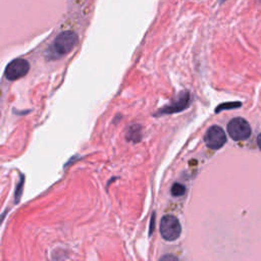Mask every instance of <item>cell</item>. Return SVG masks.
Wrapping results in <instances>:
<instances>
[{"mask_svg": "<svg viewBox=\"0 0 261 261\" xmlns=\"http://www.w3.org/2000/svg\"><path fill=\"white\" fill-rule=\"evenodd\" d=\"M181 232V225L173 215H165L160 221V233L166 241L172 242L178 239Z\"/></svg>", "mask_w": 261, "mask_h": 261, "instance_id": "7a4b0ae2", "label": "cell"}, {"mask_svg": "<svg viewBox=\"0 0 261 261\" xmlns=\"http://www.w3.org/2000/svg\"><path fill=\"white\" fill-rule=\"evenodd\" d=\"M242 104L240 102H228V103H223L221 105H219L215 112H219L221 110H224V109H231V108H237V107H240Z\"/></svg>", "mask_w": 261, "mask_h": 261, "instance_id": "9c48e42d", "label": "cell"}, {"mask_svg": "<svg viewBox=\"0 0 261 261\" xmlns=\"http://www.w3.org/2000/svg\"><path fill=\"white\" fill-rule=\"evenodd\" d=\"M172 196L174 197H179V196H182L185 195L186 193V187L179 182H174L171 187V190H170Z\"/></svg>", "mask_w": 261, "mask_h": 261, "instance_id": "ba28073f", "label": "cell"}, {"mask_svg": "<svg viewBox=\"0 0 261 261\" xmlns=\"http://www.w3.org/2000/svg\"><path fill=\"white\" fill-rule=\"evenodd\" d=\"M30 70V63L23 58H16L10 61L4 71L5 77L9 81H15L24 76Z\"/></svg>", "mask_w": 261, "mask_h": 261, "instance_id": "277c9868", "label": "cell"}, {"mask_svg": "<svg viewBox=\"0 0 261 261\" xmlns=\"http://www.w3.org/2000/svg\"><path fill=\"white\" fill-rule=\"evenodd\" d=\"M159 261H179L175 256L171 255V254H166V255H163Z\"/></svg>", "mask_w": 261, "mask_h": 261, "instance_id": "30bf717a", "label": "cell"}, {"mask_svg": "<svg viewBox=\"0 0 261 261\" xmlns=\"http://www.w3.org/2000/svg\"><path fill=\"white\" fill-rule=\"evenodd\" d=\"M205 144L207 147L213 150L220 149L226 142V136L224 130L218 125L210 126L204 137Z\"/></svg>", "mask_w": 261, "mask_h": 261, "instance_id": "5b68a950", "label": "cell"}, {"mask_svg": "<svg viewBox=\"0 0 261 261\" xmlns=\"http://www.w3.org/2000/svg\"><path fill=\"white\" fill-rule=\"evenodd\" d=\"M190 105V94L187 91H182L170 104L161 108L156 115L160 114H172L175 112L182 111Z\"/></svg>", "mask_w": 261, "mask_h": 261, "instance_id": "8992f818", "label": "cell"}, {"mask_svg": "<svg viewBox=\"0 0 261 261\" xmlns=\"http://www.w3.org/2000/svg\"><path fill=\"white\" fill-rule=\"evenodd\" d=\"M141 127L140 125H133L129 127L127 134H126V138L127 140H130L133 142H138L141 140Z\"/></svg>", "mask_w": 261, "mask_h": 261, "instance_id": "52a82bcc", "label": "cell"}, {"mask_svg": "<svg viewBox=\"0 0 261 261\" xmlns=\"http://www.w3.org/2000/svg\"><path fill=\"white\" fill-rule=\"evenodd\" d=\"M79 37L74 32L66 31L62 32L55 38L54 42L47 50L48 59H57L68 54L76 46Z\"/></svg>", "mask_w": 261, "mask_h": 261, "instance_id": "6da1fadb", "label": "cell"}, {"mask_svg": "<svg viewBox=\"0 0 261 261\" xmlns=\"http://www.w3.org/2000/svg\"><path fill=\"white\" fill-rule=\"evenodd\" d=\"M257 144H258V147H259L260 150H261V133L259 134V136H258V138H257Z\"/></svg>", "mask_w": 261, "mask_h": 261, "instance_id": "8fae6325", "label": "cell"}, {"mask_svg": "<svg viewBox=\"0 0 261 261\" xmlns=\"http://www.w3.org/2000/svg\"><path fill=\"white\" fill-rule=\"evenodd\" d=\"M227 133L234 141H244L251 136V126L242 117L232 118L227 124Z\"/></svg>", "mask_w": 261, "mask_h": 261, "instance_id": "3957f363", "label": "cell"}]
</instances>
